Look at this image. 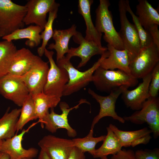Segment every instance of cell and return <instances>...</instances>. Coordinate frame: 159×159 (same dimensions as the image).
I'll use <instances>...</instances> for the list:
<instances>
[{"label":"cell","instance_id":"obj_31","mask_svg":"<svg viewBox=\"0 0 159 159\" xmlns=\"http://www.w3.org/2000/svg\"><path fill=\"white\" fill-rule=\"evenodd\" d=\"M94 129H91L88 134L85 137L77 138L72 140L74 146L77 148L85 153L88 152L92 155L96 150L95 147L97 144L103 141L105 137V135H101L97 137L93 136Z\"/></svg>","mask_w":159,"mask_h":159},{"label":"cell","instance_id":"obj_26","mask_svg":"<svg viewBox=\"0 0 159 159\" xmlns=\"http://www.w3.org/2000/svg\"><path fill=\"white\" fill-rule=\"evenodd\" d=\"M106 129L107 135L102 144L99 148L96 149L92 155L94 158H100L110 155H112L122 149V147L114 133L109 127Z\"/></svg>","mask_w":159,"mask_h":159},{"label":"cell","instance_id":"obj_4","mask_svg":"<svg viewBox=\"0 0 159 159\" xmlns=\"http://www.w3.org/2000/svg\"><path fill=\"white\" fill-rule=\"evenodd\" d=\"M108 0H100L96 9L95 27L98 32L104 33L103 39L108 44L120 50L124 49L122 41L114 26L112 16L109 9Z\"/></svg>","mask_w":159,"mask_h":159},{"label":"cell","instance_id":"obj_32","mask_svg":"<svg viewBox=\"0 0 159 159\" xmlns=\"http://www.w3.org/2000/svg\"><path fill=\"white\" fill-rule=\"evenodd\" d=\"M127 11L129 13L132 18L140 39L141 49L150 46L154 44L152 37L148 31L145 29L140 23L138 17L132 10L128 1L127 4Z\"/></svg>","mask_w":159,"mask_h":159},{"label":"cell","instance_id":"obj_44","mask_svg":"<svg viewBox=\"0 0 159 159\" xmlns=\"http://www.w3.org/2000/svg\"><path fill=\"white\" fill-rule=\"evenodd\" d=\"M1 37L0 35V38Z\"/></svg>","mask_w":159,"mask_h":159},{"label":"cell","instance_id":"obj_41","mask_svg":"<svg viewBox=\"0 0 159 159\" xmlns=\"http://www.w3.org/2000/svg\"><path fill=\"white\" fill-rule=\"evenodd\" d=\"M100 159H108L107 156H104L101 158Z\"/></svg>","mask_w":159,"mask_h":159},{"label":"cell","instance_id":"obj_11","mask_svg":"<svg viewBox=\"0 0 159 159\" xmlns=\"http://www.w3.org/2000/svg\"><path fill=\"white\" fill-rule=\"evenodd\" d=\"M29 93L24 82L18 76L8 74L0 78V94L17 105L22 107Z\"/></svg>","mask_w":159,"mask_h":159},{"label":"cell","instance_id":"obj_6","mask_svg":"<svg viewBox=\"0 0 159 159\" xmlns=\"http://www.w3.org/2000/svg\"><path fill=\"white\" fill-rule=\"evenodd\" d=\"M54 52L46 48L44 54L50 64L46 83L43 92L46 94L59 97L63 96L65 87L69 80L68 73L64 68L58 67L53 58Z\"/></svg>","mask_w":159,"mask_h":159},{"label":"cell","instance_id":"obj_23","mask_svg":"<svg viewBox=\"0 0 159 159\" xmlns=\"http://www.w3.org/2000/svg\"><path fill=\"white\" fill-rule=\"evenodd\" d=\"M136 6V16L140 23L145 30L150 26L159 25V14L147 0H138Z\"/></svg>","mask_w":159,"mask_h":159},{"label":"cell","instance_id":"obj_20","mask_svg":"<svg viewBox=\"0 0 159 159\" xmlns=\"http://www.w3.org/2000/svg\"><path fill=\"white\" fill-rule=\"evenodd\" d=\"M93 2L92 0H79L78 11L83 16L85 22L86 27L84 37L85 39L88 41H94L99 46L102 47V33L97 30L92 19L90 8Z\"/></svg>","mask_w":159,"mask_h":159},{"label":"cell","instance_id":"obj_28","mask_svg":"<svg viewBox=\"0 0 159 159\" xmlns=\"http://www.w3.org/2000/svg\"><path fill=\"white\" fill-rule=\"evenodd\" d=\"M108 127L116 135L122 147L130 146L131 143L137 139L152 133L151 130L146 127L135 131H125L119 129L112 124H110Z\"/></svg>","mask_w":159,"mask_h":159},{"label":"cell","instance_id":"obj_15","mask_svg":"<svg viewBox=\"0 0 159 159\" xmlns=\"http://www.w3.org/2000/svg\"><path fill=\"white\" fill-rule=\"evenodd\" d=\"M38 145L50 159H67L74 146L72 140L52 135L44 136L39 141Z\"/></svg>","mask_w":159,"mask_h":159},{"label":"cell","instance_id":"obj_5","mask_svg":"<svg viewBox=\"0 0 159 159\" xmlns=\"http://www.w3.org/2000/svg\"><path fill=\"white\" fill-rule=\"evenodd\" d=\"M128 0L118 2V10L121 28L118 32L123 44L124 49L127 52L130 62L137 55L141 50L138 33L134 24L128 20L126 16Z\"/></svg>","mask_w":159,"mask_h":159},{"label":"cell","instance_id":"obj_35","mask_svg":"<svg viewBox=\"0 0 159 159\" xmlns=\"http://www.w3.org/2000/svg\"><path fill=\"white\" fill-rule=\"evenodd\" d=\"M110 159H136L135 152L130 149H122L116 154L112 155Z\"/></svg>","mask_w":159,"mask_h":159},{"label":"cell","instance_id":"obj_7","mask_svg":"<svg viewBox=\"0 0 159 159\" xmlns=\"http://www.w3.org/2000/svg\"><path fill=\"white\" fill-rule=\"evenodd\" d=\"M125 121L137 125L147 123L153 133L155 139L159 136V99L149 97L141 109L136 111L130 116L123 117Z\"/></svg>","mask_w":159,"mask_h":159},{"label":"cell","instance_id":"obj_30","mask_svg":"<svg viewBox=\"0 0 159 159\" xmlns=\"http://www.w3.org/2000/svg\"><path fill=\"white\" fill-rule=\"evenodd\" d=\"M60 4L57 3V4L49 11L47 22L44 27V31L41 34V37L42 40L41 46L37 49L38 56L41 57L44 54L45 49L46 48L48 42L52 37L54 30L53 25L54 21L57 16V13Z\"/></svg>","mask_w":159,"mask_h":159},{"label":"cell","instance_id":"obj_25","mask_svg":"<svg viewBox=\"0 0 159 159\" xmlns=\"http://www.w3.org/2000/svg\"><path fill=\"white\" fill-rule=\"evenodd\" d=\"M32 95L38 121L40 123L49 112V109L56 107L61 100L60 97L47 95L43 92Z\"/></svg>","mask_w":159,"mask_h":159},{"label":"cell","instance_id":"obj_21","mask_svg":"<svg viewBox=\"0 0 159 159\" xmlns=\"http://www.w3.org/2000/svg\"><path fill=\"white\" fill-rule=\"evenodd\" d=\"M36 56L27 48L17 49L8 74L18 76L23 75L31 68Z\"/></svg>","mask_w":159,"mask_h":159},{"label":"cell","instance_id":"obj_24","mask_svg":"<svg viewBox=\"0 0 159 159\" xmlns=\"http://www.w3.org/2000/svg\"><path fill=\"white\" fill-rule=\"evenodd\" d=\"M8 108L0 119V142L10 138L15 135L16 125L21 108H15L9 112Z\"/></svg>","mask_w":159,"mask_h":159},{"label":"cell","instance_id":"obj_10","mask_svg":"<svg viewBox=\"0 0 159 159\" xmlns=\"http://www.w3.org/2000/svg\"><path fill=\"white\" fill-rule=\"evenodd\" d=\"M49 69L48 62L36 55L29 70L23 75L18 76L25 83L32 95L43 92Z\"/></svg>","mask_w":159,"mask_h":159},{"label":"cell","instance_id":"obj_37","mask_svg":"<svg viewBox=\"0 0 159 159\" xmlns=\"http://www.w3.org/2000/svg\"><path fill=\"white\" fill-rule=\"evenodd\" d=\"M67 159H86L85 153L74 146Z\"/></svg>","mask_w":159,"mask_h":159},{"label":"cell","instance_id":"obj_43","mask_svg":"<svg viewBox=\"0 0 159 159\" xmlns=\"http://www.w3.org/2000/svg\"><path fill=\"white\" fill-rule=\"evenodd\" d=\"M22 159H33V158H24Z\"/></svg>","mask_w":159,"mask_h":159},{"label":"cell","instance_id":"obj_8","mask_svg":"<svg viewBox=\"0 0 159 159\" xmlns=\"http://www.w3.org/2000/svg\"><path fill=\"white\" fill-rule=\"evenodd\" d=\"M83 103L89 104L86 100L82 99L77 105L70 108L66 102H60L59 106L62 111V113L57 114L54 111V108H51L50 112L49 111L47 112L40 123L41 127L43 128L44 126L45 128L52 133L56 132L59 129L64 128L66 130L68 136L74 137L77 135V132L69 124L68 115L71 111L78 108L80 105Z\"/></svg>","mask_w":159,"mask_h":159},{"label":"cell","instance_id":"obj_1","mask_svg":"<svg viewBox=\"0 0 159 159\" xmlns=\"http://www.w3.org/2000/svg\"><path fill=\"white\" fill-rule=\"evenodd\" d=\"M109 55V52L107 50L101 55L91 67L84 72H81L76 69L70 62V59L65 56L57 62V65L65 69L69 75V80L64 88L63 96H68L77 92L92 82L94 72Z\"/></svg>","mask_w":159,"mask_h":159},{"label":"cell","instance_id":"obj_13","mask_svg":"<svg viewBox=\"0 0 159 159\" xmlns=\"http://www.w3.org/2000/svg\"><path fill=\"white\" fill-rule=\"evenodd\" d=\"M73 38L79 46L69 49L65 57L69 59L74 56L80 57L81 61L77 67L78 68L85 66L92 56L97 54L102 55L107 50V47H100L94 41L86 40L79 32L77 31Z\"/></svg>","mask_w":159,"mask_h":159},{"label":"cell","instance_id":"obj_27","mask_svg":"<svg viewBox=\"0 0 159 159\" xmlns=\"http://www.w3.org/2000/svg\"><path fill=\"white\" fill-rule=\"evenodd\" d=\"M17 50L12 41H0V78L8 74Z\"/></svg>","mask_w":159,"mask_h":159},{"label":"cell","instance_id":"obj_12","mask_svg":"<svg viewBox=\"0 0 159 159\" xmlns=\"http://www.w3.org/2000/svg\"><path fill=\"white\" fill-rule=\"evenodd\" d=\"M125 87L126 86H122L113 90L109 95L106 96L98 95L90 88L88 89V93L99 103L100 105L99 112L94 118L91 129H94L95 125L101 119L105 117H111L122 123L125 122V120L123 118L119 116L115 110L117 100L121 94Z\"/></svg>","mask_w":159,"mask_h":159},{"label":"cell","instance_id":"obj_2","mask_svg":"<svg viewBox=\"0 0 159 159\" xmlns=\"http://www.w3.org/2000/svg\"><path fill=\"white\" fill-rule=\"evenodd\" d=\"M92 82L97 90L110 93L122 86H135L138 81L131 74L121 70L106 69L99 66L93 74Z\"/></svg>","mask_w":159,"mask_h":159},{"label":"cell","instance_id":"obj_14","mask_svg":"<svg viewBox=\"0 0 159 159\" xmlns=\"http://www.w3.org/2000/svg\"><path fill=\"white\" fill-rule=\"evenodd\" d=\"M54 0H30L25 4L27 11L25 25L34 24L43 30L47 22V14L57 4Z\"/></svg>","mask_w":159,"mask_h":159},{"label":"cell","instance_id":"obj_3","mask_svg":"<svg viewBox=\"0 0 159 159\" xmlns=\"http://www.w3.org/2000/svg\"><path fill=\"white\" fill-rule=\"evenodd\" d=\"M26 11L25 5L18 4L11 0H0L1 37L23 28Z\"/></svg>","mask_w":159,"mask_h":159},{"label":"cell","instance_id":"obj_39","mask_svg":"<svg viewBox=\"0 0 159 159\" xmlns=\"http://www.w3.org/2000/svg\"><path fill=\"white\" fill-rule=\"evenodd\" d=\"M38 159H50V158L44 151L41 149Z\"/></svg>","mask_w":159,"mask_h":159},{"label":"cell","instance_id":"obj_42","mask_svg":"<svg viewBox=\"0 0 159 159\" xmlns=\"http://www.w3.org/2000/svg\"><path fill=\"white\" fill-rule=\"evenodd\" d=\"M2 142V141L0 142V150L1 146V144Z\"/></svg>","mask_w":159,"mask_h":159},{"label":"cell","instance_id":"obj_18","mask_svg":"<svg viewBox=\"0 0 159 159\" xmlns=\"http://www.w3.org/2000/svg\"><path fill=\"white\" fill-rule=\"evenodd\" d=\"M107 48L109 56L103 60L100 66L108 70L117 69L130 74L129 57L127 51L117 49L108 44Z\"/></svg>","mask_w":159,"mask_h":159},{"label":"cell","instance_id":"obj_29","mask_svg":"<svg viewBox=\"0 0 159 159\" xmlns=\"http://www.w3.org/2000/svg\"><path fill=\"white\" fill-rule=\"evenodd\" d=\"M16 125L17 132L29 121L38 119L32 95L29 93L23 104Z\"/></svg>","mask_w":159,"mask_h":159},{"label":"cell","instance_id":"obj_19","mask_svg":"<svg viewBox=\"0 0 159 159\" xmlns=\"http://www.w3.org/2000/svg\"><path fill=\"white\" fill-rule=\"evenodd\" d=\"M76 29L75 25L73 24L70 27L67 29H56L54 30L52 37L55 43L50 44L47 49L56 51V62L63 58L64 54L69 52V42L71 38L76 33L77 31Z\"/></svg>","mask_w":159,"mask_h":159},{"label":"cell","instance_id":"obj_9","mask_svg":"<svg viewBox=\"0 0 159 159\" xmlns=\"http://www.w3.org/2000/svg\"><path fill=\"white\" fill-rule=\"evenodd\" d=\"M159 63V48L154 44L141 49L129 64L130 74L137 79L143 78L151 73Z\"/></svg>","mask_w":159,"mask_h":159},{"label":"cell","instance_id":"obj_17","mask_svg":"<svg viewBox=\"0 0 159 159\" xmlns=\"http://www.w3.org/2000/svg\"><path fill=\"white\" fill-rule=\"evenodd\" d=\"M152 72L142 78V82L135 89L129 90L127 87L124 88L121 93L122 98L127 107L133 110H139L150 97L149 89Z\"/></svg>","mask_w":159,"mask_h":159},{"label":"cell","instance_id":"obj_16","mask_svg":"<svg viewBox=\"0 0 159 159\" xmlns=\"http://www.w3.org/2000/svg\"><path fill=\"white\" fill-rule=\"evenodd\" d=\"M38 122H39V121L32 124L26 130L23 129L19 134L3 140L0 151L7 154L10 159L33 158L36 157L38 153V150L34 148H31L27 149H24L22 147L21 142L24 134Z\"/></svg>","mask_w":159,"mask_h":159},{"label":"cell","instance_id":"obj_33","mask_svg":"<svg viewBox=\"0 0 159 159\" xmlns=\"http://www.w3.org/2000/svg\"><path fill=\"white\" fill-rule=\"evenodd\" d=\"M159 91V63L153 69L149 89L150 97H157Z\"/></svg>","mask_w":159,"mask_h":159},{"label":"cell","instance_id":"obj_40","mask_svg":"<svg viewBox=\"0 0 159 159\" xmlns=\"http://www.w3.org/2000/svg\"><path fill=\"white\" fill-rule=\"evenodd\" d=\"M0 159H10L9 156L6 153L0 151Z\"/></svg>","mask_w":159,"mask_h":159},{"label":"cell","instance_id":"obj_36","mask_svg":"<svg viewBox=\"0 0 159 159\" xmlns=\"http://www.w3.org/2000/svg\"><path fill=\"white\" fill-rule=\"evenodd\" d=\"M146 30L150 33L154 44L159 48V30L158 25L154 24L150 26Z\"/></svg>","mask_w":159,"mask_h":159},{"label":"cell","instance_id":"obj_34","mask_svg":"<svg viewBox=\"0 0 159 159\" xmlns=\"http://www.w3.org/2000/svg\"><path fill=\"white\" fill-rule=\"evenodd\" d=\"M136 159H159V149H145L136 150L135 152Z\"/></svg>","mask_w":159,"mask_h":159},{"label":"cell","instance_id":"obj_22","mask_svg":"<svg viewBox=\"0 0 159 159\" xmlns=\"http://www.w3.org/2000/svg\"><path fill=\"white\" fill-rule=\"evenodd\" d=\"M43 30L37 25H30L24 28L17 29L10 34L2 37L4 40L12 41L22 39H28L25 44L31 47L38 46L42 40L41 34Z\"/></svg>","mask_w":159,"mask_h":159},{"label":"cell","instance_id":"obj_38","mask_svg":"<svg viewBox=\"0 0 159 159\" xmlns=\"http://www.w3.org/2000/svg\"><path fill=\"white\" fill-rule=\"evenodd\" d=\"M151 138L152 137L150 134L140 137L133 141L131 143V146L135 147L140 144H147L149 143Z\"/></svg>","mask_w":159,"mask_h":159}]
</instances>
